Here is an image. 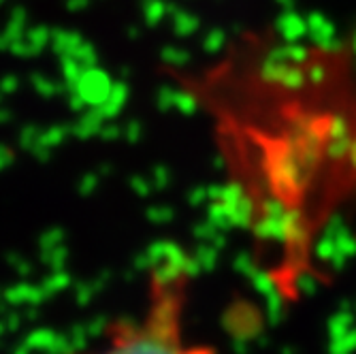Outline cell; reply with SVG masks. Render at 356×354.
I'll return each instance as SVG.
<instances>
[{
    "mask_svg": "<svg viewBox=\"0 0 356 354\" xmlns=\"http://www.w3.org/2000/svg\"><path fill=\"white\" fill-rule=\"evenodd\" d=\"M192 282V267L181 252L158 254L139 312L113 320L99 344L77 354H216L188 337Z\"/></svg>",
    "mask_w": 356,
    "mask_h": 354,
    "instance_id": "1",
    "label": "cell"
}]
</instances>
